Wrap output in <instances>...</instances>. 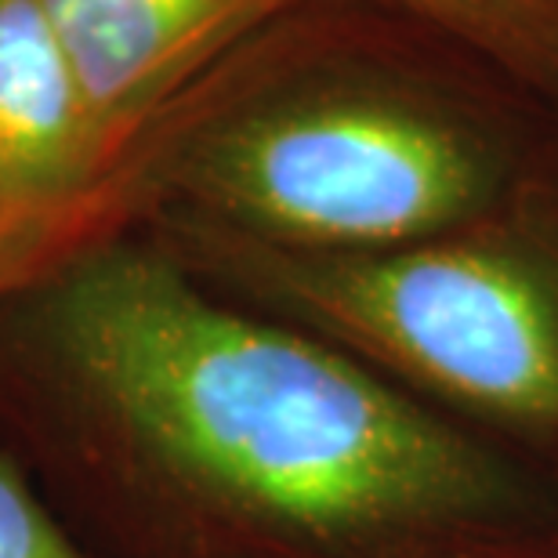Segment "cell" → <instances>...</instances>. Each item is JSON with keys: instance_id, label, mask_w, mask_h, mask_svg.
Masks as SVG:
<instances>
[{"instance_id": "obj_7", "label": "cell", "mask_w": 558, "mask_h": 558, "mask_svg": "<svg viewBox=\"0 0 558 558\" xmlns=\"http://www.w3.org/2000/svg\"><path fill=\"white\" fill-rule=\"evenodd\" d=\"M0 558H87L26 478L0 457Z\"/></svg>"}, {"instance_id": "obj_5", "label": "cell", "mask_w": 558, "mask_h": 558, "mask_svg": "<svg viewBox=\"0 0 558 558\" xmlns=\"http://www.w3.org/2000/svg\"><path fill=\"white\" fill-rule=\"evenodd\" d=\"M106 145L138 153L240 48L308 0H37Z\"/></svg>"}, {"instance_id": "obj_6", "label": "cell", "mask_w": 558, "mask_h": 558, "mask_svg": "<svg viewBox=\"0 0 558 558\" xmlns=\"http://www.w3.org/2000/svg\"><path fill=\"white\" fill-rule=\"evenodd\" d=\"M486 54L500 73L558 109V0H371Z\"/></svg>"}, {"instance_id": "obj_3", "label": "cell", "mask_w": 558, "mask_h": 558, "mask_svg": "<svg viewBox=\"0 0 558 558\" xmlns=\"http://www.w3.org/2000/svg\"><path fill=\"white\" fill-rule=\"evenodd\" d=\"M215 294L330 341L435 414L558 475V174L446 236L371 254L138 226Z\"/></svg>"}, {"instance_id": "obj_2", "label": "cell", "mask_w": 558, "mask_h": 558, "mask_svg": "<svg viewBox=\"0 0 558 558\" xmlns=\"http://www.w3.org/2000/svg\"><path fill=\"white\" fill-rule=\"evenodd\" d=\"M558 174L522 102L403 65L221 70L138 153L128 226L371 254L475 226Z\"/></svg>"}, {"instance_id": "obj_4", "label": "cell", "mask_w": 558, "mask_h": 558, "mask_svg": "<svg viewBox=\"0 0 558 558\" xmlns=\"http://www.w3.org/2000/svg\"><path fill=\"white\" fill-rule=\"evenodd\" d=\"M128 178L37 0H0V301L117 232Z\"/></svg>"}, {"instance_id": "obj_1", "label": "cell", "mask_w": 558, "mask_h": 558, "mask_svg": "<svg viewBox=\"0 0 558 558\" xmlns=\"http://www.w3.org/2000/svg\"><path fill=\"white\" fill-rule=\"evenodd\" d=\"M0 457L87 558H558V475L142 229L0 301Z\"/></svg>"}]
</instances>
